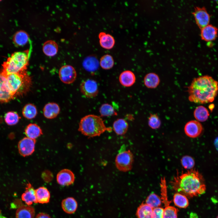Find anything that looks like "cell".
Returning <instances> with one entry per match:
<instances>
[{
	"instance_id": "obj_32",
	"label": "cell",
	"mask_w": 218,
	"mask_h": 218,
	"mask_svg": "<svg viewBox=\"0 0 218 218\" xmlns=\"http://www.w3.org/2000/svg\"><path fill=\"white\" fill-rule=\"evenodd\" d=\"M173 201L175 206L180 208H186L189 204V201L187 197L177 192L174 195Z\"/></svg>"
},
{
	"instance_id": "obj_23",
	"label": "cell",
	"mask_w": 218,
	"mask_h": 218,
	"mask_svg": "<svg viewBox=\"0 0 218 218\" xmlns=\"http://www.w3.org/2000/svg\"><path fill=\"white\" fill-rule=\"evenodd\" d=\"M128 124L127 121L122 118L115 120L113 124V128L114 132L118 135L125 134L127 131Z\"/></svg>"
},
{
	"instance_id": "obj_27",
	"label": "cell",
	"mask_w": 218,
	"mask_h": 218,
	"mask_svg": "<svg viewBox=\"0 0 218 218\" xmlns=\"http://www.w3.org/2000/svg\"><path fill=\"white\" fill-rule=\"evenodd\" d=\"M153 208L146 203H141L136 213L137 218H152Z\"/></svg>"
},
{
	"instance_id": "obj_26",
	"label": "cell",
	"mask_w": 218,
	"mask_h": 218,
	"mask_svg": "<svg viewBox=\"0 0 218 218\" xmlns=\"http://www.w3.org/2000/svg\"><path fill=\"white\" fill-rule=\"evenodd\" d=\"M44 53L48 56H53L55 55L58 51V46L54 41L50 40L45 42L42 47Z\"/></svg>"
},
{
	"instance_id": "obj_24",
	"label": "cell",
	"mask_w": 218,
	"mask_h": 218,
	"mask_svg": "<svg viewBox=\"0 0 218 218\" xmlns=\"http://www.w3.org/2000/svg\"><path fill=\"white\" fill-rule=\"evenodd\" d=\"M35 194L37 203L44 204L49 201L50 194L49 190L45 187H40L35 190Z\"/></svg>"
},
{
	"instance_id": "obj_11",
	"label": "cell",
	"mask_w": 218,
	"mask_h": 218,
	"mask_svg": "<svg viewBox=\"0 0 218 218\" xmlns=\"http://www.w3.org/2000/svg\"><path fill=\"white\" fill-rule=\"evenodd\" d=\"M36 140L27 137L23 138L19 142L18 148L19 154L23 157L31 155L34 151Z\"/></svg>"
},
{
	"instance_id": "obj_19",
	"label": "cell",
	"mask_w": 218,
	"mask_h": 218,
	"mask_svg": "<svg viewBox=\"0 0 218 218\" xmlns=\"http://www.w3.org/2000/svg\"><path fill=\"white\" fill-rule=\"evenodd\" d=\"M98 37L100 45L102 48L110 49L113 47L115 41L111 35L104 32H101L99 34Z\"/></svg>"
},
{
	"instance_id": "obj_18",
	"label": "cell",
	"mask_w": 218,
	"mask_h": 218,
	"mask_svg": "<svg viewBox=\"0 0 218 218\" xmlns=\"http://www.w3.org/2000/svg\"><path fill=\"white\" fill-rule=\"evenodd\" d=\"M119 81L123 86L130 87L135 83L136 77L132 71L129 70L125 71L120 74L119 77Z\"/></svg>"
},
{
	"instance_id": "obj_41",
	"label": "cell",
	"mask_w": 218,
	"mask_h": 218,
	"mask_svg": "<svg viewBox=\"0 0 218 218\" xmlns=\"http://www.w3.org/2000/svg\"><path fill=\"white\" fill-rule=\"evenodd\" d=\"M215 144L216 148L218 150V138H216V140Z\"/></svg>"
},
{
	"instance_id": "obj_14",
	"label": "cell",
	"mask_w": 218,
	"mask_h": 218,
	"mask_svg": "<svg viewBox=\"0 0 218 218\" xmlns=\"http://www.w3.org/2000/svg\"><path fill=\"white\" fill-rule=\"evenodd\" d=\"M57 180L61 185L67 186L72 184L74 182L75 177L73 172L68 169H63L57 175Z\"/></svg>"
},
{
	"instance_id": "obj_8",
	"label": "cell",
	"mask_w": 218,
	"mask_h": 218,
	"mask_svg": "<svg viewBox=\"0 0 218 218\" xmlns=\"http://www.w3.org/2000/svg\"><path fill=\"white\" fill-rule=\"evenodd\" d=\"M80 89L82 93L88 98L95 97L98 93L97 83L92 79H88L83 81L80 84Z\"/></svg>"
},
{
	"instance_id": "obj_17",
	"label": "cell",
	"mask_w": 218,
	"mask_h": 218,
	"mask_svg": "<svg viewBox=\"0 0 218 218\" xmlns=\"http://www.w3.org/2000/svg\"><path fill=\"white\" fill-rule=\"evenodd\" d=\"M26 187L25 192L21 195L22 200L28 205H30L33 203H37L35 190L30 183L27 184Z\"/></svg>"
},
{
	"instance_id": "obj_7",
	"label": "cell",
	"mask_w": 218,
	"mask_h": 218,
	"mask_svg": "<svg viewBox=\"0 0 218 218\" xmlns=\"http://www.w3.org/2000/svg\"><path fill=\"white\" fill-rule=\"evenodd\" d=\"M134 158V155L130 150L120 151L115 159L116 168L121 171H129L132 168Z\"/></svg>"
},
{
	"instance_id": "obj_35",
	"label": "cell",
	"mask_w": 218,
	"mask_h": 218,
	"mask_svg": "<svg viewBox=\"0 0 218 218\" xmlns=\"http://www.w3.org/2000/svg\"><path fill=\"white\" fill-rule=\"evenodd\" d=\"M114 64V61L113 58L110 54L104 55L100 59V65L104 69L108 70L111 68Z\"/></svg>"
},
{
	"instance_id": "obj_13",
	"label": "cell",
	"mask_w": 218,
	"mask_h": 218,
	"mask_svg": "<svg viewBox=\"0 0 218 218\" xmlns=\"http://www.w3.org/2000/svg\"><path fill=\"white\" fill-rule=\"evenodd\" d=\"M14 98L9 89L6 78L0 72V102H7Z\"/></svg>"
},
{
	"instance_id": "obj_38",
	"label": "cell",
	"mask_w": 218,
	"mask_h": 218,
	"mask_svg": "<svg viewBox=\"0 0 218 218\" xmlns=\"http://www.w3.org/2000/svg\"><path fill=\"white\" fill-rule=\"evenodd\" d=\"M181 163L184 168L189 170L193 169L195 163L193 159L188 155L183 156L181 159Z\"/></svg>"
},
{
	"instance_id": "obj_16",
	"label": "cell",
	"mask_w": 218,
	"mask_h": 218,
	"mask_svg": "<svg viewBox=\"0 0 218 218\" xmlns=\"http://www.w3.org/2000/svg\"><path fill=\"white\" fill-rule=\"evenodd\" d=\"M60 108L57 104L50 102L46 104L43 109V114L45 117L48 119L55 118L59 114Z\"/></svg>"
},
{
	"instance_id": "obj_29",
	"label": "cell",
	"mask_w": 218,
	"mask_h": 218,
	"mask_svg": "<svg viewBox=\"0 0 218 218\" xmlns=\"http://www.w3.org/2000/svg\"><path fill=\"white\" fill-rule=\"evenodd\" d=\"M29 37L28 33L25 31L20 30L14 34L13 41L14 44L17 46H22L27 43Z\"/></svg>"
},
{
	"instance_id": "obj_1",
	"label": "cell",
	"mask_w": 218,
	"mask_h": 218,
	"mask_svg": "<svg viewBox=\"0 0 218 218\" xmlns=\"http://www.w3.org/2000/svg\"><path fill=\"white\" fill-rule=\"evenodd\" d=\"M170 183L175 191L188 197L202 194L206 190L203 176L197 170L193 169L180 175L177 174Z\"/></svg>"
},
{
	"instance_id": "obj_9",
	"label": "cell",
	"mask_w": 218,
	"mask_h": 218,
	"mask_svg": "<svg viewBox=\"0 0 218 218\" xmlns=\"http://www.w3.org/2000/svg\"><path fill=\"white\" fill-rule=\"evenodd\" d=\"M59 76L62 82L69 84L73 83L76 79L77 73L73 66L66 65L63 66L60 69Z\"/></svg>"
},
{
	"instance_id": "obj_46",
	"label": "cell",
	"mask_w": 218,
	"mask_h": 218,
	"mask_svg": "<svg viewBox=\"0 0 218 218\" xmlns=\"http://www.w3.org/2000/svg\"><path fill=\"white\" fill-rule=\"evenodd\" d=\"M0 1H1L0 0Z\"/></svg>"
},
{
	"instance_id": "obj_36",
	"label": "cell",
	"mask_w": 218,
	"mask_h": 218,
	"mask_svg": "<svg viewBox=\"0 0 218 218\" xmlns=\"http://www.w3.org/2000/svg\"><path fill=\"white\" fill-rule=\"evenodd\" d=\"M20 117L18 114L15 111H9L5 114L4 120L5 123L9 125H14L19 121Z\"/></svg>"
},
{
	"instance_id": "obj_3",
	"label": "cell",
	"mask_w": 218,
	"mask_h": 218,
	"mask_svg": "<svg viewBox=\"0 0 218 218\" xmlns=\"http://www.w3.org/2000/svg\"><path fill=\"white\" fill-rule=\"evenodd\" d=\"M107 127L102 119L94 114H89L83 117L79 123L78 130L84 135L93 137L100 136L106 131H111Z\"/></svg>"
},
{
	"instance_id": "obj_43",
	"label": "cell",
	"mask_w": 218,
	"mask_h": 218,
	"mask_svg": "<svg viewBox=\"0 0 218 218\" xmlns=\"http://www.w3.org/2000/svg\"><path fill=\"white\" fill-rule=\"evenodd\" d=\"M0 218H6L4 216H3L0 215Z\"/></svg>"
},
{
	"instance_id": "obj_40",
	"label": "cell",
	"mask_w": 218,
	"mask_h": 218,
	"mask_svg": "<svg viewBox=\"0 0 218 218\" xmlns=\"http://www.w3.org/2000/svg\"><path fill=\"white\" fill-rule=\"evenodd\" d=\"M35 218H51L47 214L44 213H38Z\"/></svg>"
},
{
	"instance_id": "obj_20",
	"label": "cell",
	"mask_w": 218,
	"mask_h": 218,
	"mask_svg": "<svg viewBox=\"0 0 218 218\" xmlns=\"http://www.w3.org/2000/svg\"><path fill=\"white\" fill-rule=\"evenodd\" d=\"M35 215L34 208L27 205L20 207L16 212V218H34Z\"/></svg>"
},
{
	"instance_id": "obj_25",
	"label": "cell",
	"mask_w": 218,
	"mask_h": 218,
	"mask_svg": "<svg viewBox=\"0 0 218 218\" xmlns=\"http://www.w3.org/2000/svg\"><path fill=\"white\" fill-rule=\"evenodd\" d=\"M145 85L149 88H155L159 85L160 79L158 76L154 73H149L146 75L144 78Z\"/></svg>"
},
{
	"instance_id": "obj_45",
	"label": "cell",
	"mask_w": 218,
	"mask_h": 218,
	"mask_svg": "<svg viewBox=\"0 0 218 218\" xmlns=\"http://www.w3.org/2000/svg\"><path fill=\"white\" fill-rule=\"evenodd\" d=\"M216 218H218V216H217V217H216Z\"/></svg>"
},
{
	"instance_id": "obj_15",
	"label": "cell",
	"mask_w": 218,
	"mask_h": 218,
	"mask_svg": "<svg viewBox=\"0 0 218 218\" xmlns=\"http://www.w3.org/2000/svg\"><path fill=\"white\" fill-rule=\"evenodd\" d=\"M217 32L216 27L208 25L201 29V39L207 41L214 40L217 37Z\"/></svg>"
},
{
	"instance_id": "obj_42",
	"label": "cell",
	"mask_w": 218,
	"mask_h": 218,
	"mask_svg": "<svg viewBox=\"0 0 218 218\" xmlns=\"http://www.w3.org/2000/svg\"><path fill=\"white\" fill-rule=\"evenodd\" d=\"M210 106H209V107H210V109L211 110L212 108L213 109V107H214V106H213V105H212V104L210 105Z\"/></svg>"
},
{
	"instance_id": "obj_2",
	"label": "cell",
	"mask_w": 218,
	"mask_h": 218,
	"mask_svg": "<svg viewBox=\"0 0 218 218\" xmlns=\"http://www.w3.org/2000/svg\"><path fill=\"white\" fill-rule=\"evenodd\" d=\"M188 99L195 103L204 104L214 101L218 93V82L208 75L193 79L188 87Z\"/></svg>"
},
{
	"instance_id": "obj_31",
	"label": "cell",
	"mask_w": 218,
	"mask_h": 218,
	"mask_svg": "<svg viewBox=\"0 0 218 218\" xmlns=\"http://www.w3.org/2000/svg\"><path fill=\"white\" fill-rule=\"evenodd\" d=\"M22 114L23 116L27 119H31L34 118L37 114L36 107L32 104H26L23 108Z\"/></svg>"
},
{
	"instance_id": "obj_34",
	"label": "cell",
	"mask_w": 218,
	"mask_h": 218,
	"mask_svg": "<svg viewBox=\"0 0 218 218\" xmlns=\"http://www.w3.org/2000/svg\"><path fill=\"white\" fill-rule=\"evenodd\" d=\"M99 112L101 117H108L117 115L116 112L111 104L105 103L102 104L99 108Z\"/></svg>"
},
{
	"instance_id": "obj_30",
	"label": "cell",
	"mask_w": 218,
	"mask_h": 218,
	"mask_svg": "<svg viewBox=\"0 0 218 218\" xmlns=\"http://www.w3.org/2000/svg\"><path fill=\"white\" fill-rule=\"evenodd\" d=\"M193 114L197 121L201 122L206 121L210 115L208 110L203 106L197 107L194 110Z\"/></svg>"
},
{
	"instance_id": "obj_28",
	"label": "cell",
	"mask_w": 218,
	"mask_h": 218,
	"mask_svg": "<svg viewBox=\"0 0 218 218\" xmlns=\"http://www.w3.org/2000/svg\"><path fill=\"white\" fill-rule=\"evenodd\" d=\"M82 64L85 70L89 72H93L97 69L99 63L96 58L93 56H89L84 59Z\"/></svg>"
},
{
	"instance_id": "obj_39",
	"label": "cell",
	"mask_w": 218,
	"mask_h": 218,
	"mask_svg": "<svg viewBox=\"0 0 218 218\" xmlns=\"http://www.w3.org/2000/svg\"><path fill=\"white\" fill-rule=\"evenodd\" d=\"M164 209L160 207L153 208L152 218H163Z\"/></svg>"
},
{
	"instance_id": "obj_33",
	"label": "cell",
	"mask_w": 218,
	"mask_h": 218,
	"mask_svg": "<svg viewBox=\"0 0 218 218\" xmlns=\"http://www.w3.org/2000/svg\"><path fill=\"white\" fill-rule=\"evenodd\" d=\"M161 202V198L154 193L150 194L145 200V203L153 209L160 207Z\"/></svg>"
},
{
	"instance_id": "obj_21",
	"label": "cell",
	"mask_w": 218,
	"mask_h": 218,
	"mask_svg": "<svg viewBox=\"0 0 218 218\" xmlns=\"http://www.w3.org/2000/svg\"><path fill=\"white\" fill-rule=\"evenodd\" d=\"M61 207L64 211L68 214H72L76 211L78 203L73 197H69L64 199L61 202Z\"/></svg>"
},
{
	"instance_id": "obj_6",
	"label": "cell",
	"mask_w": 218,
	"mask_h": 218,
	"mask_svg": "<svg viewBox=\"0 0 218 218\" xmlns=\"http://www.w3.org/2000/svg\"><path fill=\"white\" fill-rule=\"evenodd\" d=\"M165 177L161 179L160 183L161 191V198L164 205V209L163 218H177L178 210L174 207L170 205L171 201L168 200L167 194V187Z\"/></svg>"
},
{
	"instance_id": "obj_22",
	"label": "cell",
	"mask_w": 218,
	"mask_h": 218,
	"mask_svg": "<svg viewBox=\"0 0 218 218\" xmlns=\"http://www.w3.org/2000/svg\"><path fill=\"white\" fill-rule=\"evenodd\" d=\"M25 133L27 137L35 139L42 134V132L37 124L31 123L27 126L25 129Z\"/></svg>"
},
{
	"instance_id": "obj_44",
	"label": "cell",
	"mask_w": 218,
	"mask_h": 218,
	"mask_svg": "<svg viewBox=\"0 0 218 218\" xmlns=\"http://www.w3.org/2000/svg\"><path fill=\"white\" fill-rule=\"evenodd\" d=\"M217 2V3L218 4V1H216Z\"/></svg>"
},
{
	"instance_id": "obj_4",
	"label": "cell",
	"mask_w": 218,
	"mask_h": 218,
	"mask_svg": "<svg viewBox=\"0 0 218 218\" xmlns=\"http://www.w3.org/2000/svg\"><path fill=\"white\" fill-rule=\"evenodd\" d=\"M28 64V51L15 52L2 64L1 71L5 77L11 74L26 71Z\"/></svg>"
},
{
	"instance_id": "obj_5",
	"label": "cell",
	"mask_w": 218,
	"mask_h": 218,
	"mask_svg": "<svg viewBox=\"0 0 218 218\" xmlns=\"http://www.w3.org/2000/svg\"><path fill=\"white\" fill-rule=\"evenodd\" d=\"M5 77L14 98L26 93L31 87V79L26 71L11 74Z\"/></svg>"
},
{
	"instance_id": "obj_12",
	"label": "cell",
	"mask_w": 218,
	"mask_h": 218,
	"mask_svg": "<svg viewBox=\"0 0 218 218\" xmlns=\"http://www.w3.org/2000/svg\"><path fill=\"white\" fill-rule=\"evenodd\" d=\"M186 135L190 138L198 137L202 133L203 127L201 123L195 120H192L187 122L184 128Z\"/></svg>"
},
{
	"instance_id": "obj_37",
	"label": "cell",
	"mask_w": 218,
	"mask_h": 218,
	"mask_svg": "<svg viewBox=\"0 0 218 218\" xmlns=\"http://www.w3.org/2000/svg\"><path fill=\"white\" fill-rule=\"evenodd\" d=\"M161 121L157 114H150L148 120V124L152 129L158 128L161 125Z\"/></svg>"
},
{
	"instance_id": "obj_10",
	"label": "cell",
	"mask_w": 218,
	"mask_h": 218,
	"mask_svg": "<svg viewBox=\"0 0 218 218\" xmlns=\"http://www.w3.org/2000/svg\"><path fill=\"white\" fill-rule=\"evenodd\" d=\"M192 14L197 24L201 29L209 25L210 16L204 7H195Z\"/></svg>"
}]
</instances>
